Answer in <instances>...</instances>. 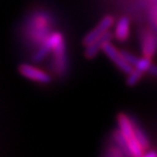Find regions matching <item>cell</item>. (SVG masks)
I'll return each instance as SVG.
<instances>
[{"mask_svg":"<svg viewBox=\"0 0 157 157\" xmlns=\"http://www.w3.org/2000/svg\"><path fill=\"white\" fill-rule=\"evenodd\" d=\"M117 124H118V130L124 135L127 142L128 144V147L131 149L132 155L135 157H140L144 155V149L141 146V144L138 141L136 134H135V128L133 121L128 118L124 113H119L117 117Z\"/></svg>","mask_w":157,"mask_h":157,"instance_id":"1","label":"cell"},{"mask_svg":"<svg viewBox=\"0 0 157 157\" xmlns=\"http://www.w3.org/2000/svg\"><path fill=\"white\" fill-rule=\"evenodd\" d=\"M102 50H103V52H104L105 54L107 55L115 64H117V67L119 68V70L124 71V74H127V75L130 74L131 71L134 70L133 65L131 63H128V62L125 60V58H124V56L122 55V53L119 51L113 44H111V41L106 42L104 45H103Z\"/></svg>","mask_w":157,"mask_h":157,"instance_id":"2","label":"cell"},{"mask_svg":"<svg viewBox=\"0 0 157 157\" xmlns=\"http://www.w3.org/2000/svg\"><path fill=\"white\" fill-rule=\"evenodd\" d=\"M113 23H114V18L112 15H105V17L99 21V24L84 37L83 44L85 46H87V45H89L90 43H92L93 41L98 39L99 37L104 35V34L106 32H108L109 29L112 27Z\"/></svg>","mask_w":157,"mask_h":157,"instance_id":"3","label":"cell"},{"mask_svg":"<svg viewBox=\"0 0 157 157\" xmlns=\"http://www.w3.org/2000/svg\"><path fill=\"white\" fill-rule=\"evenodd\" d=\"M18 71H20L21 76H24L27 78H30L32 81L38 82V83L48 84L51 82V77L48 74L31 64H21L20 67H18Z\"/></svg>","mask_w":157,"mask_h":157,"instance_id":"4","label":"cell"},{"mask_svg":"<svg viewBox=\"0 0 157 157\" xmlns=\"http://www.w3.org/2000/svg\"><path fill=\"white\" fill-rule=\"evenodd\" d=\"M113 36L114 35H112V33L110 31H108V32H106L104 35H102L101 37H99L98 39H96L95 41H93L92 43H90L89 45H87L86 50H85V56H86L88 59L94 58L97 54H98V52L100 50H102L103 45H104L106 42L111 41Z\"/></svg>","mask_w":157,"mask_h":157,"instance_id":"5","label":"cell"},{"mask_svg":"<svg viewBox=\"0 0 157 157\" xmlns=\"http://www.w3.org/2000/svg\"><path fill=\"white\" fill-rule=\"evenodd\" d=\"M141 42H142L144 56L152 58L157 49V38L154 36V34L150 31H143L142 36H141Z\"/></svg>","mask_w":157,"mask_h":157,"instance_id":"6","label":"cell"},{"mask_svg":"<svg viewBox=\"0 0 157 157\" xmlns=\"http://www.w3.org/2000/svg\"><path fill=\"white\" fill-rule=\"evenodd\" d=\"M130 35V20L127 17H122L118 20L115 26L114 37L118 41H125Z\"/></svg>","mask_w":157,"mask_h":157,"instance_id":"7","label":"cell"},{"mask_svg":"<svg viewBox=\"0 0 157 157\" xmlns=\"http://www.w3.org/2000/svg\"><path fill=\"white\" fill-rule=\"evenodd\" d=\"M113 139L115 141V144L119 149L121 150V152L124 153V155L125 156H133L132 155L131 149L128 147V144L125 140V138L124 137V135L121 134V132L117 130L113 133Z\"/></svg>","mask_w":157,"mask_h":157,"instance_id":"8","label":"cell"},{"mask_svg":"<svg viewBox=\"0 0 157 157\" xmlns=\"http://www.w3.org/2000/svg\"><path fill=\"white\" fill-rule=\"evenodd\" d=\"M133 124H134V128H135V134H136V137L138 141H139V143L141 144V146L143 147L144 150L149 149V141H148V138L146 136V134L144 133V131L137 124H135L134 121H133Z\"/></svg>","mask_w":157,"mask_h":157,"instance_id":"9","label":"cell"},{"mask_svg":"<svg viewBox=\"0 0 157 157\" xmlns=\"http://www.w3.org/2000/svg\"><path fill=\"white\" fill-rule=\"evenodd\" d=\"M143 74L144 73H142L141 71L137 70V68H134L130 74H128L127 84L128 86H135V85L138 84V82L142 78Z\"/></svg>","mask_w":157,"mask_h":157,"instance_id":"10","label":"cell"},{"mask_svg":"<svg viewBox=\"0 0 157 157\" xmlns=\"http://www.w3.org/2000/svg\"><path fill=\"white\" fill-rule=\"evenodd\" d=\"M151 64H152L151 58L147 57V56H143L142 58H139V60H138L134 68H137V70L141 71L142 73H145V71H148L149 67H151Z\"/></svg>","mask_w":157,"mask_h":157,"instance_id":"11","label":"cell"},{"mask_svg":"<svg viewBox=\"0 0 157 157\" xmlns=\"http://www.w3.org/2000/svg\"><path fill=\"white\" fill-rule=\"evenodd\" d=\"M121 53H122V55L124 56L125 60H127L128 63H131L133 67H135L136 63L138 62V60H139V57H137L136 55H134L133 53H131V52H128V51H125V50H122Z\"/></svg>","mask_w":157,"mask_h":157,"instance_id":"12","label":"cell"},{"mask_svg":"<svg viewBox=\"0 0 157 157\" xmlns=\"http://www.w3.org/2000/svg\"><path fill=\"white\" fill-rule=\"evenodd\" d=\"M148 73H149V74H151V75H153V76L157 78V65L152 63V64H151V67H149Z\"/></svg>","mask_w":157,"mask_h":157,"instance_id":"13","label":"cell"},{"mask_svg":"<svg viewBox=\"0 0 157 157\" xmlns=\"http://www.w3.org/2000/svg\"><path fill=\"white\" fill-rule=\"evenodd\" d=\"M143 156H145V157H157V153L155 151H149V152L144 153Z\"/></svg>","mask_w":157,"mask_h":157,"instance_id":"14","label":"cell"},{"mask_svg":"<svg viewBox=\"0 0 157 157\" xmlns=\"http://www.w3.org/2000/svg\"><path fill=\"white\" fill-rule=\"evenodd\" d=\"M155 15H157V12H156V13H155ZM155 23L157 24V20H155Z\"/></svg>","mask_w":157,"mask_h":157,"instance_id":"15","label":"cell"}]
</instances>
